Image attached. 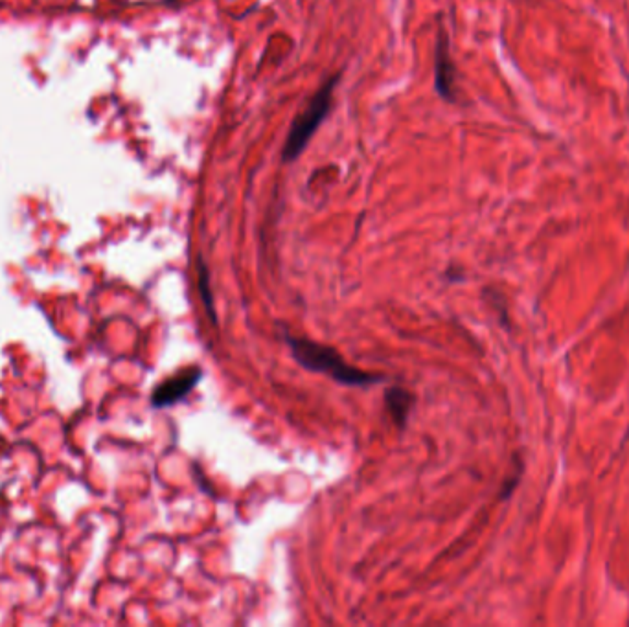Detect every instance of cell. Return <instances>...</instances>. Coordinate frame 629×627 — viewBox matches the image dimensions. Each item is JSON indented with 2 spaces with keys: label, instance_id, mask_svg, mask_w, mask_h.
Wrapping results in <instances>:
<instances>
[{
  "label": "cell",
  "instance_id": "4",
  "mask_svg": "<svg viewBox=\"0 0 629 627\" xmlns=\"http://www.w3.org/2000/svg\"><path fill=\"white\" fill-rule=\"evenodd\" d=\"M435 87L444 100H455V67L449 54V37L446 30H440L435 50Z\"/></svg>",
  "mask_w": 629,
  "mask_h": 627
},
{
  "label": "cell",
  "instance_id": "3",
  "mask_svg": "<svg viewBox=\"0 0 629 627\" xmlns=\"http://www.w3.org/2000/svg\"><path fill=\"white\" fill-rule=\"evenodd\" d=\"M201 376H203V370L199 366H190L181 374L162 381L161 385L153 390L151 405L162 409V407H172L175 403H179L192 392V388L199 383Z\"/></svg>",
  "mask_w": 629,
  "mask_h": 627
},
{
  "label": "cell",
  "instance_id": "1",
  "mask_svg": "<svg viewBox=\"0 0 629 627\" xmlns=\"http://www.w3.org/2000/svg\"><path fill=\"white\" fill-rule=\"evenodd\" d=\"M286 342L298 365L313 374L332 377L333 381L346 387H370L385 379L383 376H376L348 365L332 346H324L321 342L291 335H286Z\"/></svg>",
  "mask_w": 629,
  "mask_h": 627
},
{
  "label": "cell",
  "instance_id": "6",
  "mask_svg": "<svg viewBox=\"0 0 629 627\" xmlns=\"http://www.w3.org/2000/svg\"><path fill=\"white\" fill-rule=\"evenodd\" d=\"M199 289H201V297L205 302L206 311L210 315V320L216 322V311H214V300L210 297V287H208V271H206V265L203 262H199Z\"/></svg>",
  "mask_w": 629,
  "mask_h": 627
},
{
  "label": "cell",
  "instance_id": "2",
  "mask_svg": "<svg viewBox=\"0 0 629 627\" xmlns=\"http://www.w3.org/2000/svg\"><path fill=\"white\" fill-rule=\"evenodd\" d=\"M337 83H339V76H333L332 80L326 81L321 91L311 98V102L304 109V113L295 120V124L289 131L286 144H284V155H282L284 162H293L300 157V153L304 151L306 144L315 135V131L321 126L322 120L326 118V114L330 113L333 91H335Z\"/></svg>",
  "mask_w": 629,
  "mask_h": 627
},
{
  "label": "cell",
  "instance_id": "5",
  "mask_svg": "<svg viewBox=\"0 0 629 627\" xmlns=\"http://www.w3.org/2000/svg\"><path fill=\"white\" fill-rule=\"evenodd\" d=\"M414 399L416 398L405 388L392 387L387 390L385 403H387V409H389L392 420L398 423V427H405L407 418L412 411V405H414Z\"/></svg>",
  "mask_w": 629,
  "mask_h": 627
}]
</instances>
